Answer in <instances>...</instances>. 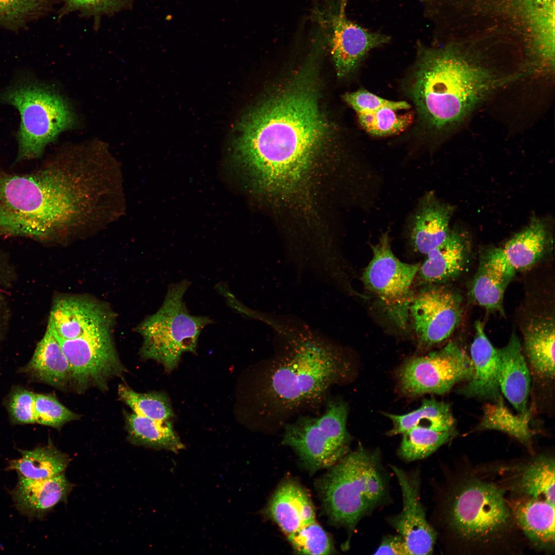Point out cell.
Segmentation results:
<instances>
[{"mask_svg": "<svg viewBox=\"0 0 555 555\" xmlns=\"http://www.w3.org/2000/svg\"><path fill=\"white\" fill-rule=\"evenodd\" d=\"M238 128L235 162L272 192H288L300 183L326 132L313 92L301 85L254 108Z\"/></svg>", "mask_w": 555, "mask_h": 555, "instance_id": "cell-1", "label": "cell"}, {"mask_svg": "<svg viewBox=\"0 0 555 555\" xmlns=\"http://www.w3.org/2000/svg\"><path fill=\"white\" fill-rule=\"evenodd\" d=\"M99 182L86 164L1 173L0 234L45 239L79 226L94 214Z\"/></svg>", "mask_w": 555, "mask_h": 555, "instance_id": "cell-2", "label": "cell"}, {"mask_svg": "<svg viewBox=\"0 0 555 555\" xmlns=\"http://www.w3.org/2000/svg\"><path fill=\"white\" fill-rule=\"evenodd\" d=\"M418 45L409 91L420 118L433 128L460 121L498 83L488 69L452 47Z\"/></svg>", "mask_w": 555, "mask_h": 555, "instance_id": "cell-3", "label": "cell"}, {"mask_svg": "<svg viewBox=\"0 0 555 555\" xmlns=\"http://www.w3.org/2000/svg\"><path fill=\"white\" fill-rule=\"evenodd\" d=\"M329 468L320 483L323 504L331 521L351 535L359 521L386 499L387 476L379 452L362 446Z\"/></svg>", "mask_w": 555, "mask_h": 555, "instance_id": "cell-4", "label": "cell"}, {"mask_svg": "<svg viewBox=\"0 0 555 555\" xmlns=\"http://www.w3.org/2000/svg\"><path fill=\"white\" fill-rule=\"evenodd\" d=\"M271 371L266 394L274 403L293 408L321 398L345 375L346 365L335 349L302 341Z\"/></svg>", "mask_w": 555, "mask_h": 555, "instance_id": "cell-5", "label": "cell"}, {"mask_svg": "<svg viewBox=\"0 0 555 555\" xmlns=\"http://www.w3.org/2000/svg\"><path fill=\"white\" fill-rule=\"evenodd\" d=\"M190 284L187 280L170 284L159 309L137 328L143 339L142 357L160 362L168 371L177 366L183 353L195 351L201 331L213 323L209 317L189 312L183 297Z\"/></svg>", "mask_w": 555, "mask_h": 555, "instance_id": "cell-6", "label": "cell"}, {"mask_svg": "<svg viewBox=\"0 0 555 555\" xmlns=\"http://www.w3.org/2000/svg\"><path fill=\"white\" fill-rule=\"evenodd\" d=\"M0 100L15 107L20 114L17 160L39 157L46 146L74 122L65 100L36 83L22 82L10 87L1 94Z\"/></svg>", "mask_w": 555, "mask_h": 555, "instance_id": "cell-7", "label": "cell"}, {"mask_svg": "<svg viewBox=\"0 0 555 555\" xmlns=\"http://www.w3.org/2000/svg\"><path fill=\"white\" fill-rule=\"evenodd\" d=\"M512 515L503 491L493 484L470 480L456 491L448 520L453 532L471 544H489L511 528Z\"/></svg>", "mask_w": 555, "mask_h": 555, "instance_id": "cell-8", "label": "cell"}, {"mask_svg": "<svg viewBox=\"0 0 555 555\" xmlns=\"http://www.w3.org/2000/svg\"><path fill=\"white\" fill-rule=\"evenodd\" d=\"M347 415L345 403L332 401L321 417H302L288 424L283 442L295 451L311 472L329 468L348 453Z\"/></svg>", "mask_w": 555, "mask_h": 555, "instance_id": "cell-9", "label": "cell"}, {"mask_svg": "<svg viewBox=\"0 0 555 555\" xmlns=\"http://www.w3.org/2000/svg\"><path fill=\"white\" fill-rule=\"evenodd\" d=\"M348 0H323L316 5L312 17L328 41L338 75L353 71L371 49L388 43L390 36L369 31L350 21L346 9Z\"/></svg>", "mask_w": 555, "mask_h": 555, "instance_id": "cell-10", "label": "cell"}, {"mask_svg": "<svg viewBox=\"0 0 555 555\" xmlns=\"http://www.w3.org/2000/svg\"><path fill=\"white\" fill-rule=\"evenodd\" d=\"M371 248L373 257L363 272V281L383 304L391 319L403 328L409 317L413 299L411 286L420 264L400 261L391 249L387 232Z\"/></svg>", "mask_w": 555, "mask_h": 555, "instance_id": "cell-11", "label": "cell"}, {"mask_svg": "<svg viewBox=\"0 0 555 555\" xmlns=\"http://www.w3.org/2000/svg\"><path fill=\"white\" fill-rule=\"evenodd\" d=\"M473 374L470 357L451 342L440 350L408 359L399 368L397 379L401 392L415 397L445 394L457 383L469 381Z\"/></svg>", "mask_w": 555, "mask_h": 555, "instance_id": "cell-12", "label": "cell"}, {"mask_svg": "<svg viewBox=\"0 0 555 555\" xmlns=\"http://www.w3.org/2000/svg\"><path fill=\"white\" fill-rule=\"evenodd\" d=\"M112 328L100 329L71 340L58 338L70 368L69 387L83 392L91 387L106 388L125 371L113 342Z\"/></svg>", "mask_w": 555, "mask_h": 555, "instance_id": "cell-13", "label": "cell"}, {"mask_svg": "<svg viewBox=\"0 0 555 555\" xmlns=\"http://www.w3.org/2000/svg\"><path fill=\"white\" fill-rule=\"evenodd\" d=\"M400 487L402 508L389 523L403 539L408 554H428L436 538L434 529L427 520L420 498V480L418 472H407L391 466Z\"/></svg>", "mask_w": 555, "mask_h": 555, "instance_id": "cell-14", "label": "cell"}, {"mask_svg": "<svg viewBox=\"0 0 555 555\" xmlns=\"http://www.w3.org/2000/svg\"><path fill=\"white\" fill-rule=\"evenodd\" d=\"M460 316L459 299L443 288L423 290L413 297L409 308L415 334L426 346L447 339L459 324Z\"/></svg>", "mask_w": 555, "mask_h": 555, "instance_id": "cell-15", "label": "cell"}, {"mask_svg": "<svg viewBox=\"0 0 555 555\" xmlns=\"http://www.w3.org/2000/svg\"><path fill=\"white\" fill-rule=\"evenodd\" d=\"M114 317L106 306L85 296L67 295L55 300L48 324L61 340H71L112 328Z\"/></svg>", "mask_w": 555, "mask_h": 555, "instance_id": "cell-16", "label": "cell"}, {"mask_svg": "<svg viewBox=\"0 0 555 555\" xmlns=\"http://www.w3.org/2000/svg\"><path fill=\"white\" fill-rule=\"evenodd\" d=\"M72 488L64 472L42 480L18 475L16 485L9 494L21 514L30 520H42L58 504L66 502Z\"/></svg>", "mask_w": 555, "mask_h": 555, "instance_id": "cell-17", "label": "cell"}, {"mask_svg": "<svg viewBox=\"0 0 555 555\" xmlns=\"http://www.w3.org/2000/svg\"><path fill=\"white\" fill-rule=\"evenodd\" d=\"M475 335L470 347L473 365L471 378L459 390L461 395L496 401L502 397L498 382L499 357L487 338L483 324H475Z\"/></svg>", "mask_w": 555, "mask_h": 555, "instance_id": "cell-18", "label": "cell"}, {"mask_svg": "<svg viewBox=\"0 0 555 555\" xmlns=\"http://www.w3.org/2000/svg\"><path fill=\"white\" fill-rule=\"evenodd\" d=\"M453 211L452 206L440 201L432 192L421 198L409 226L411 243L416 251L426 254L446 239Z\"/></svg>", "mask_w": 555, "mask_h": 555, "instance_id": "cell-19", "label": "cell"}, {"mask_svg": "<svg viewBox=\"0 0 555 555\" xmlns=\"http://www.w3.org/2000/svg\"><path fill=\"white\" fill-rule=\"evenodd\" d=\"M267 513L287 536L315 520L311 500L304 488L293 480L283 482L273 494Z\"/></svg>", "mask_w": 555, "mask_h": 555, "instance_id": "cell-20", "label": "cell"}, {"mask_svg": "<svg viewBox=\"0 0 555 555\" xmlns=\"http://www.w3.org/2000/svg\"><path fill=\"white\" fill-rule=\"evenodd\" d=\"M498 382L501 391L518 413H525L530 390V374L519 338L513 332L508 343L498 349Z\"/></svg>", "mask_w": 555, "mask_h": 555, "instance_id": "cell-21", "label": "cell"}, {"mask_svg": "<svg viewBox=\"0 0 555 555\" xmlns=\"http://www.w3.org/2000/svg\"><path fill=\"white\" fill-rule=\"evenodd\" d=\"M515 273L499 248L487 251L473 282L471 293L474 300L487 309L503 313L504 292Z\"/></svg>", "mask_w": 555, "mask_h": 555, "instance_id": "cell-22", "label": "cell"}, {"mask_svg": "<svg viewBox=\"0 0 555 555\" xmlns=\"http://www.w3.org/2000/svg\"><path fill=\"white\" fill-rule=\"evenodd\" d=\"M507 503L513 518L531 543L542 549L553 548L554 504L525 496Z\"/></svg>", "mask_w": 555, "mask_h": 555, "instance_id": "cell-23", "label": "cell"}, {"mask_svg": "<svg viewBox=\"0 0 555 555\" xmlns=\"http://www.w3.org/2000/svg\"><path fill=\"white\" fill-rule=\"evenodd\" d=\"M22 370L31 377L57 388L65 389L69 386V362L48 324L31 359Z\"/></svg>", "mask_w": 555, "mask_h": 555, "instance_id": "cell-24", "label": "cell"}, {"mask_svg": "<svg viewBox=\"0 0 555 555\" xmlns=\"http://www.w3.org/2000/svg\"><path fill=\"white\" fill-rule=\"evenodd\" d=\"M469 252L466 235L457 229L450 230L446 239L425 255L418 272L429 283L445 282L458 275L463 269Z\"/></svg>", "mask_w": 555, "mask_h": 555, "instance_id": "cell-25", "label": "cell"}, {"mask_svg": "<svg viewBox=\"0 0 555 555\" xmlns=\"http://www.w3.org/2000/svg\"><path fill=\"white\" fill-rule=\"evenodd\" d=\"M525 350L531 368L542 378L554 376V324L550 318L535 319L524 331Z\"/></svg>", "mask_w": 555, "mask_h": 555, "instance_id": "cell-26", "label": "cell"}, {"mask_svg": "<svg viewBox=\"0 0 555 555\" xmlns=\"http://www.w3.org/2000/svg\"><path fill=\"white\" fill-rule=\"evenodd\" d=\"M547 243L545 224L534 218L526 227L499 248L507 263L516 272L526 269L536 263L545 252Z\"/></svg>", "mask_w": 555, "mask_h": 555, "instance_id": "cell-27", "label": "cell"}, {"mask_svg": "<svg viewBox=\"0 0 555 555\" xmlns=\"http://www.w3.org/2000/svg\"><path fill=\"white\" fill-rule=\"evenodd\" d=\"M20 457L9 460L7 471H15L23 477L46 479L64 472L69 459L51 443L31 450L17 449Z\"/></svg>", "mask_w": 555, "mask_h": 555, "instance_id": "cell-28", "label": "cell"}, {"mask_svg": "<svg viewBox=\"0 0 555 555\" xmlns=\"http://www.w3.org/2000/svg\"><path fill=\"white\" fill-rule=\"evenodd\" d=\"M384 414L393 423L388 432L391 436L402 434L414 427L440 431L454 429L455 420L449 404L433 398L423 399L418 408L406 414Z\"/></svg>", "mask_w": 555, "mask_h": 555, "instance_id": "cell-29", "label": "cell"}, {"mask_svg": "<svg viewBox=\"0 0 555 555\" xmlns=\"http://www.w3.org/2000/svg\"><path fill=\"white\" fill-rule=\"evenodd\" d=\"M128 439L135 445L177 452L184 448L168 420L158 421L134 413L126 416Z\"/></svg>", "mask_w": 555, "mask_h": 555, "instance_id": "cell-30", "label": "cell"}, {"mask_svg": "<svg viewBox=\"0 0 555 555\" xmlns=\"http://www.w3.org/2000/svg\"><path fill=\"white\" fill-rule=\"evenodd\" d=\"M494 403L485 404L483 414L476 429L494 430L504 432L526 446L530 444L533 432L529 427L531 410L513 414L505 405L502 397Z\"/></svg>", "mask_w": 555, "mask_h": 555, "instance_id": "cell-31", "label": "cell"}, {"mask_svg": "<svg viewBox=\"0 0 555 555\" xmlns=\"http://www.w3.org/2000/svg\"><path fill=\"white\" fill-rule=\"evenodd\" d=\"M514 485L521 496L545 499L554 504V460L540 456L521 468Z\"/></svg>", "mask_w": 555, "mask_h": 555, "instance_id": "cell-32", "label": "cell"}, {"mask_svg": "<svg viewBox=\"0 0 555 555\" xmlns=\"http://www.w3.org/2000/svg\"><path fill=\"white\" fill-rule=\"evenodd\" d=\"M399 456L406 461L424 458L456 435L455 429L440 431L414 427L402 433Z\"/></svg>", "mask_w": 555, "mask_h": 555, "instance_id": "cell-33", "label": "cell"}, {"mask_svg": "<svg viewBox=\"0 0 555 555\" xmlns=\"http://www.w3.org/2000/svg\"><path fill=\"white\" fill-rule=\"evenodd\" d=\"M120 399L133 410V413L158 421L168 420L173 416L171 405L162 393H140L124 384L118 389Z\"/></svg>", "mask_w": 555, "mask_h": 555, "instance_id": "cell-34", "label": "cell"}, {"mask_svg": "<svg viewBox=\"0 0 555 555\" xmlns=\"http://www.w3.org/2000/svg\"><path fill=\"white\" fill-rule=\"evenodd\" d=\"M46 0H0V28L17 31L41 16Z\"/></svg>", "mask_w": 555, "mask_h": 555, "instance_id": "cell-35", "label": "cell"}, {"mask_svg": "<svg viewBox=\"0 0 555 555\" xmlns=\"http://www.w3.org/2000/svg\"><path fill=\"white\" fill-rule=\"evenodd\" d=\"M396 112L383 108L357 115L359 123L366 132L374 136H384L402 132L412 122V114L398 115Z\"/></svg>", "mask_w": 555, "mask_h": 555, "instance_id": "cell-36", "label": "cell"}, {"mask_svg": "<svg viewBox=\"0 0 555 555\" xmlns=\"http://www.w3.org/2000/svg\"><path fill=\"white\" fill-rule=\"evenodd\" d=\"M294 551L301 554H329L334 547L331 539L316 521L287 536Z\"/></svg>", "mask_w": 555, "mask_h": 555, "instance_id": "cell-37", "label": "cell"}, {"mask_svg": "<svg viewBox=\"0 0 555 555\" xmlns=\"http://www.w3.org/2000/svg\"><path fill=\"white\" fill-rule=\"evenodd\" d=\"M134 0H62L60 17L78 12L83 16H89L96 21L104 15H111L128 8Z\"/></svg>", "mask_w": 555, "mask_h": 555, "instance_id": "cell-38", "label": "cell"}, {"mask_svg": "<svg viewBox=\"0 0 555 555\" xmlns=\"http://www.w3.org/2000/svg\"><path fill=\"white\" fill-rule=\"evenodd\" d=\"M34 410L35 423L57 429L79 417L51 395L35 394Z\"/></svg>", "mask_w": 555, "mask_h": 555, "instance_id": "cell-39", "label": "cell"}, {"mask_svg": "<svg viewBox=\"0 0 555 555\" xmlns=\"http://www.w3.org/2000/svg\"><path fill=\"white\" fill-rule=\"evenodd\" d=\"M343 98L357 114L369 113L383 108L398 110L411 107L406 102L388 100L363 89L346 94Z\"/></svg>", "mask_w": 555, "mask_h": 555, "instance_id": "cell-40", "label": "cell"}, {"mask_svg": "<svg viewBox=\"0 0 555 555\" xmlns=\"http://www.w3.org/2000/svg\"><path fill=\"white\" fill-rule=\"evenodd\" d=\"M35 393L22 387H15L9 396L8 411L13 423H35L34 399Z\"/></svg>", "mask_w": 555, "mask_h": 555, "instance_id": "cell-41", "label": "cell"}, {"mask_svg": "<svg viewBox=\"0 0 555 555\" xmlns=\"http://www.w3.org/2000/svg\"><path fill=\"white\" fill-rule=\"evenodd\" d=\"M408 554L404 542L400 535H389L385 536L374 554Z\"/></svg>", "mask_w": 555, "mask_h": 555, "instance_id": "cell-42", "label": "cell"}]
</instances>
